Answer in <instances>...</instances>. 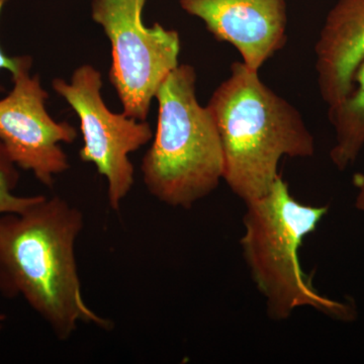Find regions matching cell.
<instances>
[{
    "instance_id": "1",
    "label": "cell",
    "mask_w": 364,
    "mask_h": 364,
    "mask_svg": "<svg viewBox=\"0 0 364 364\" xmlns=\"http://www.w3.org/2000/svg\"><path fill=\"white\" fill-rule=\"evenodd\" d=\"M83 228V213L59 196L0 217V294L25 299L60 341L80 324L114 327L83 296L75 252Z\"/></svg>"
},
{
    "instance_id": "2",
    "label": "cell",
    "mask_w": 364,
    "mask_h": 364,
    "mask_svg": "<svg viewBox=\"0 0 364 364\" xmlns=\"http://www.w3.org/2000/svg\"><path fill=\"white\" fill-rule=\"evenodd\" d=\"M207 105L221 136L223 181L245 205L269 193L282 176V158L315 154V139L301 112L243 62L232 64Z\"/></svg>"
},
{
    "instance_id": "3",
    "label": "cell",
    "mask_w": 364,
    "mask_h": 364,
    "mask_svg": "<svg viewBox=\"0 0 364 364\" xmlns=\"http://www.w3.org/2000/svg\"><path fill=\"white\" fill-rule=\"evenodd\" d=\"M328 210L329 205L315 207L296 200L282 176L267 196L246 203L241 248L272 321H286L304 306L334 320L355 318L353 305L318 293L299 261L304 240L317 230Z\"/></svg>"
},
{
    "instance_id": "4",
    "label": "cell",
    "mask_w": 364,
    "mask_h": 364,
    "mask_svg": "<svg viewBox=\"0 0 364 364\" xmlns=\"http://www.w3.org/2000/svg\"><path fill=\"white\" fill-rule=\"evenodd\" d=\"M196 68L179 64L158 90L156 132L141 164L144 186L160 203L191 208L224 177V153L215 117L196 97Z\"/></svg>"
},
{
    "instance_id": "5",
    "label": "cell",
    "mask_w": 364,
    "mask_h": 364,
    "mask_svg": "<svg viewBox=\"0 0 364 364\" xmlns=\"http://www.w3.org/2000/svg\"><path fill=\"white\" fill-rule=\"evenodd\" d=\"M146 0H93L91 18L111 44L109 82L126 116L146 121L158 90L179 65L181 36L143 21Z\"/></svg>"
},
{
    "instance_id": "6",
    "label": "cell",
    "mask_w": 364,
    "mask_h": 364,
    "mask_svg": "<svg viewBox=\"0 0 364 364\" xmlns=\"http://www.w3.org/2000/svg\"><path fill=\"white\" fill-rule=\"evenodd\" d=\"M51 85L79 119L83 140L79 158L95 165L105 177L109 208L119 210L135 183L130 155L152 140L150 124L107 107L102 95V73L91 64L78 66L69 80L53 79Z\"/></svg>"
},
{
    "instance_id": "7",
    "label": "cell",
    "mask_w": 364,
    "mask_h": 364,
    "mask_svg": "<svg viewBox=\"0 0 364 364\" xmlns=\"http://www.w3.org/2000/svg\"><path fill=\"white\" fill-rule=\"evenodd\" d=\"M33 58L18 56L11 73L13 88L0 100V141L18 168L32 172L51 188L70 168L62 144L75 142L78 132L68 122H57L46 109L49 93L39 74L32 75Z\"/></svg>"
},
{
    "instance_id": "8",
    "label": "cell",
    "mask_w": 364,
    "mask_h": 364,
    "mask_svg": "<svg viewBox=\"0 0 364 364\" xmlns=\"http://www.w3.org/2000/svg\"><path fill=\"white\" fill-rule=\"evenodd\" d=\"M219 42L233 46L248 68L259 72L287 43L286 0H179Z\"/></svg>"
},
{
    "instance_id": "9",
    "label": "cell",
    "mask_w": 364,
    "mask_h": 364,
    "mask_svg": "<svg viewBox=\"0 0 364 364\" xmlns=\"http://www.w3.org/2000/svg\"><path fill=\"white\" fill-rule=\"evenodd\" d=\"M315 55L321 97L333 107L351 92L364 60V0L337 1L326 18Z\"/></svg>"
},
{
    "instance_id": "10",
    "label": "cell",
    "mask_w": 364,
    "mask_h": 364,
    "mask_svg": "<svg viewBox=\"0 0 364 364\" xmlns=\"http://www.w3.org/2000/svg\"><path fill=\"white\" fill-rule=\"evenodd\" d=\"M336 134L330 159L340 171L351 166L364 147V60L354 74L351 92L328 109Z\"/></svg>"
},
{
    "instance_id": "11",
    "label": "cell",
    "mask_w": 364,
    "mask_h": 364,
    "mask_svg": "<svg viewBox=\"0 0 364 364\" xmlns=\"http://www.w3.org/2000/svg\"><path fill=\"white\" fill-rule=\"evenodd\" d=\"M18 167L0 141V217L13 213L25 212L44 195L18 196L16 186L20 181Z\"/></svg>"
},
{
    "instance_id": "12",
    "label": "cell",
    "mask_w": 364,
    "mask_h": 364,
    "mask_svg": "<svg viewBox=\"0 0 364 364\" xmlns=\"http://www.w3.org/2000/svg\"><path fill=\"white\" fill-rule=\"evenodd\" d=\"M9 0H0V14H1L2 9L6 6V2ZM18 57H9L4 54L0 48V70H7L14 73L16 71V67H18Z\"/></svg>"
},
{
    "instance_id": "13",
    "label": "cell",
    "mask_w": 364,
    "mask_h": 364,
    "mask_svg": "<svg viewBox=\"0 0 364 364\" xmlns=\"http://www.w3.org/2000/svg\"><path fill=\"white\" fill-rule=\"evenodd\" d=\"M353 184L358 188V193L356 196L355 207L358 210L364 212V174L356 173L353 176Z\"/></svg>"
},
{
    "instance_id": "14",
    "label": "cell",
    "mask_w": 364,
    "mask_h": 364,
    "mask_svg": "<svg viewBox=\"0 0 364 364\" xmlns=\"http://www.w3.org/2000/svg\"><path fill=\"white\" fill-rule=\"evenodd\" d=\"M6 316L4 314H0V331H1L2 328H4V322H6Z\"/></svg>"
}]
</instances>
